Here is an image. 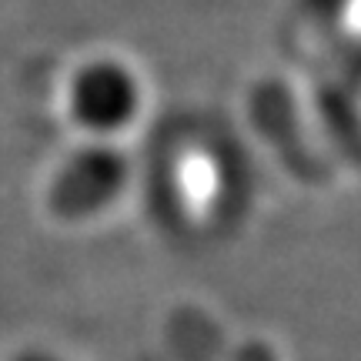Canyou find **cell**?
I'll return each instance as SVG.
<instances>
[{"instance_id": "obj_3", "label": "cell", "mask_w": 361, "mask_h": 361, "mask_svg": "<svg viewBox=\"0 0 361 361\" xmlns=\"http://www.w3.org/2000/svg\"><path fill=\"white\" fill-rule=\"evenodd\" d=\"M17 361H57V358H51V355H20Z\"/></svg>"}, {"instance_id": "obj_1", "label": "cell", "mask_w": 361, "mask_h": 361, "mask_svg": "<svg viewBox=\"0 0 361 361\" xmlns=\"http://www.w3.org/2000/svg\"><path fill=\"white\" fill-rule=\"evenodd\" d=\"M141 80L124 61L97 57L74 71L67 84V114L90 137L107 141L134 124L141 114Z\"/></svg>"}, {"instance_id": "obj_2", "label": "cell", "mask_w": 361, "mask_h": 361, "mask_svg": "<svg viewBox=\"0 0 361 361\" xmlns=\"http://www.w3.org/2000/svg\"><path fill=\"white\" fill-rule=\"evenodd\" d=\"M128 180V161L111 144H90L57 171V180L51 188L54 204L64 211L67 218H84L97 214L101 207L111 204Z\"/></svg>"}]
</instances>
